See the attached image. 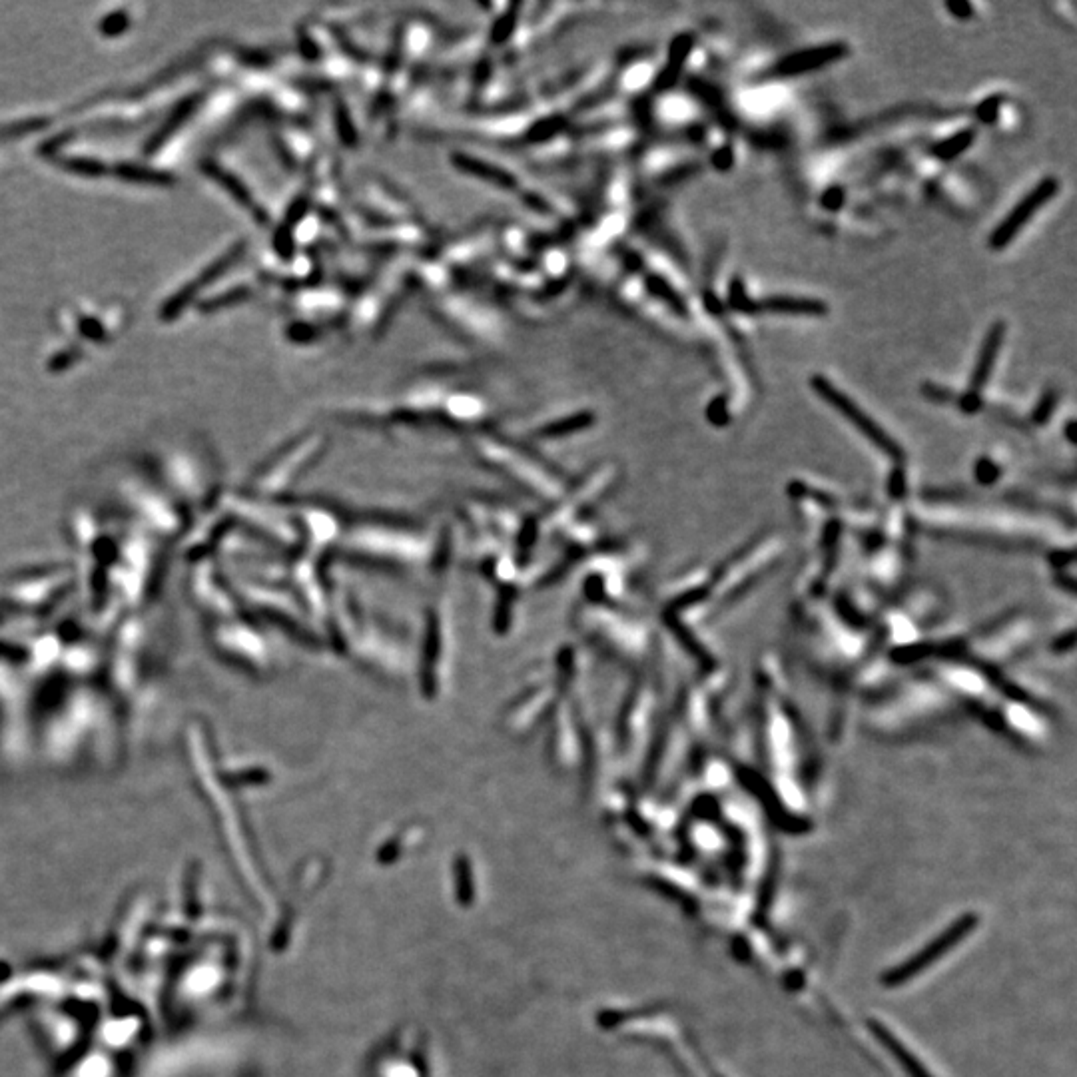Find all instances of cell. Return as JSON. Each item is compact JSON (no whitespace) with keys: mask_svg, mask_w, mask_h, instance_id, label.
Listing matches in <instances>:
<instances>
[{"mask_svg":"<svg viewBox=\"0 0 1077 1077\" xmlns=\"http://www.w3.org/2000/svg\"><path fill=\"white\" fill-rule=\"evenodd\" d=\"M435 308L443 324L469 340L481 344H499L503 340L505 330L497 318L463 296H443Z\"/></svg>","mask_w":1077,"mask_h":1077,"instance_id":"6da1fadb","label":"cell"},{"mask_svg":"<svg viewBox=\"0 0 1077 1077\" xmlns=\"http://www.w3.org/2000/svg\"><path fill=\"white\" fill-rule=\"evenodd\" d=\"M810 387L814 389V393L826 401L832 409H836L846 421H850L866 439H870L878 449H882L884 453L892 455V457H900L902 455V449L898 447V443L868 415L864 413L856 403L854 399H850L844 391H840L830 379H826L824 375H812L810 379Z\"/></svg>","mask_w":1077,"mask_h":1077,"instance_id":"7a4b0ae2","label":"cell"},{"mask_svg":"<svg viewBox=\"0 0 1077 1077\" xmlns=\"http://www.w3.org/2000/svg\"><path fill=\"white\" fill-rule=\"evenodd\" d=\"M1060 192V182L1054 176L1044 178L1038 182L1012 210L1010 214L994 228L990 234V248L992 250H1004L1008 248L1016 236L1026 228V224Z\"/></svg>","mask_w":1077,"mask_h":1077,"instance_id":"3957f363","label":"cell"},{"mask_svg":"<svg viewBox=\"0 0 1077 1077\" xmlns=\"http://www.w3.org/2000/svg\"><path fill=\"white\" fill-rule=\"evenodd\" d=\"M848 54H850V46L846 42H826L820 46L802 48V50H796L778 58L774 64H770L762 72V76L764 78H792L800 74H810L846 58Z\"/></svg>","mask_w":1077,"mask_h":1077,"instance_id":"277c9868","label":"cell"},{"mask_svg":"<svg viewBox=\"0 0 1077 1077\" xmlns=\"http://www.w3.org/2000/svg\"><path fill=\"white\" fill-rule=\"evenodd\" d=\"M1004 340H1006V322L996 320L990 326V330L986 332L984 342L980 346L978 358H976L974 369H972V377H970V389L964 395L958 397V403H960L962 411L976 413L982 407V391L986 389V385H988V381L992 377V371H994L996 361L1000 358Z\"/></svg>","mask_w":1077,"mask_h":1077,"instance_id":"5b68a950","label":"cell"},{"mask_svg":"<svg viewBox=\"0 0 1077 1077\" xmlns=\"http://www.w3.org/2000/svg\"><path fill=\"white\" fill-rule=\"evenodd\" d=\"M976 926V918L974 916H964L962 920H958L952 928H948L938 940H934L928 948H924L920 954H916L912 960H908L904 966H898L894 972L888 974V978L884 980L886 984L890 986H898L902 982H908L910 978H914L920 970L928 968L932 962H936L942 954H946L948 950H952L964 936H968Z\"/></svg>","mask_w":1077,"mask_h":1077,"instance_id":"8992f818","label":"cell"},{"mask_svg":"<svg viewBox=\"0 0 1077 1077\" xmlns=\"http://www.w3.org/2000/svg\"><path fill=\"white\" fill-rule=\"evenodd\" d=\"M449 162L453 168H457L459 172L467 174V176H473L477 178L479 182L483 184H489L493 188H501V190H517L519 188V180L517 176L493 162V160H485L473 152H465V150H453L449 154Z\"/></svg>","mask_w":1077,"mask_h":1077,"instance_id":"52a82bcc","label":"cell"},{"mask_svg":"<svg viewBox=\"0 0 1077 1077\" xmlns=\"http://www.w3.org/2000/svg\"><path fill=\"white\" fill-rule=\"evenodd\" d=\"M693 48H695V36L691 32H683V34H677L673 38V42L669 46L667 66L655 78V88L657 90L667 92L679 82Z\"/></svg>","mask_w":1077,"mask_h":1077,"instance_id":"ba28073f","label":"cell"},{"mask_svg":"<svg viewBox=\"0 0 1077 1077\" xmlns=\"http://www.w3.org/2000/svg\"><path fill=\"white\" fill-rule=\"evenodd\" d=\"M758 312H772L784 316H826L828 306L822 300L802 298V296H768L758 300Z\"/></svg>","mask_w":1077,"mask_h":1077,"instance_id":"9c48e42d","label":"cell"},{"mask_svg":"<svg viewBox=\"0 0 1077 1077\" xmlns=\"http://www.w3.org/2000/svg\"><path fill=\"white\" fill-rule=\"evenodd\" d=\"M495 242V236L489 232H475L473 236H465L459 242H453L445 248L443 258L451 266H467L471 262H477L483 258L487 248Z\"/></svg>","mask_w":1077,"mask_h":1077,"instance_id":"30bf717a","label":"cell"},{"mask_svg":"<svg viewBox=\"0 0 1077 1077\" xmlns=\"http://www.w3.org/2000/svg\"><path fill=\"white\" fill-rule=\"evenodd\" d=\"M240 252H242V246L234 248V250H232V252H228V254H226V256H224V258L220 260V262H216L214 266H210V268H208V270H206V272H204V274H202V276H200V278H198L196 282H192V284H190L188 288H184V292H180L178 296H174V298H172V302H170V304L166 306V316H174V314H178V312H180V308H182V306H186V302H188V300H190V298H192V296H194V294H196V292H198V290H200V288H202L204 284L212 282L214 278H218V276L222 274V270H226V268H228L230 264H234V260L238 258V254H240Z\"/></svg>","mask_w":1077,"mask_h":1077,"instance_id":"8fae6325","label":"cell"},{"mask_svg":"<svg viewBox=\"0 0 1077 1077\" xmlns=\"http://www.w3.org/2000/svg\"><path fill=\"white\" fill-rule=\"evenodd\" d=\"M645 290H647L653 298H657V300H661L663 304H667L673 312H677V314H681V316H687V302H685V298H683V296L669 284V280L661 278L659 274H649V276L645 278Z\"/></svg>","mask_w":1077,"mask_h":1077,"instance_id":"7c38bea8","label":"cell"},{"mask_svg":"<svg viewBox=\"0 0 1077 1077\" xmlns=\"http://www.w3.org/2000/svg\"><path fill=\"white\" fill-rule=\"evenodd\" d=\"M976 140V130L974 128H964V130H958L956 134L940 140L934 148H932V154L938 158V160H944V162H950V160H956L958 156H962L966 150L972 148Z\"/></svg>","mask_w":1077,"mask_h":1077,"instance_id":"4fadbf2b","label":"cell"},{"mask_svg":"<svg viewBox=\"0 0 1077 1077\" xmlns=\"http://www.w3.org/2000/svg\"><path fill=\"white\" fill-rule=\"evenodd\" d=\"M872 1028H874V1032H876L878 1040H880V1042H882V1044H884V1046H886V1048H888V1050L892 1052V1056H894V1058H896V1060H898V1062H900V1064L904 1066V1070L908 1072V1076L930 1077L928 1076V1074H926V1072H924L922 1064H920V1062H916V1060H914V1058L910 1056V1052H908V1050H906L904 1046H900V1042H898V1040H896V1038H894V1036H892V1034H890L888 1030H884V1028H880V1026H872Z\"/></svg>","mask_w":1077,"mask_h":1077,"instance_id":"5bb4252c","label":"cell"},{"mask_svg":"<svg viewBox=\"0 0 1077 1077\" xmlns=\"http://www.w3.org/2000/svg\"><path fill=\"white\" fill-rule=\"evenodd\" d=\"M726 306H728L730 310H734V312H740V314H756V312H758V302L750 298L744 280L738 278V276L730 280Z\"/></svg>","mask_w":1077,"mask_h":1077,"instance_id":"9a60e30c","label":"cell"},{"mask_svg":"<svg viewBox=\"0 0 1077 1077\" xmlns=\"http://www.w3.org/2000/svg\"><path fill=\"white\" fill-rule=\"evenodd\" d=\"M118 174L124 180H130V182H144V184H168V182H172L170 174L150 170V168H142V166H120Z\"/></svg>","mask_w":1077,"mask_h":1077,"instance_id":"2e32d148","label":"cell"},{"mask_svg":"<svg viewBox=\"0 0 1077 1077\" xmlns=\"http://www.w3.org/2000/svg\"><path fill=\"white\" fill-rule=\"evenodd\" d=\"M210 172H212L214 176H218V180H220L228 190H232V194L238 198V202H242L244 206H248V208L254 210V212H260L258 206H256V202L252 200L250 192L244 188V184H242L238 178L230 176L228 172H224V170H220V168H210Z\"/></svg>","mask_w":1077,"mask_h":1077,"instance_id":"e0dca14e","label":"cell"},{"mask_svg":"<svg viewBox=\"0 0 1077 1077\" xmlns=\"http://www.w3.org/2000/svg\"><path fill=\"white\" fill-rule=\"evenodd\" d=\"M194 104H196V98H190V100H186L184 104H180V108L172 114V118H170V120L164 124V128L156 134V138H154V146H152V148L160 146V144L166 140V136H170V134L176 130V126L190 114V110L194 108Z\"/></svg>","mask_w":1077,"mask_h":1077,"instance_id":"ac0fdd59","label":"cell"},{"mask_svg":"<svg viewBox=\"0 0 1077 1077\" xmlns=\"http://www.w3.org/2000/svg\"><path fill=\"white\" fill-rule=\"evenodd\" d=\"M1004 98L1000 94H994L986 100H982L978 106H976V116L980 122L984 124H994L996 118H998V112H1000V106H1002Z\"/></svg>","mask_w":1077,"mask_h":1077,"instance_id":"d6986e66","label":"cell"},{"mask_svg":"<svg viewBox=\"0 0 1077 1077\" xmlns=\"http://www.w3.org/2000/svg\"><path fill=\"white\" fill-rule=\"evenodd\" d=\"M64 166L68 170H74V172H80V174H86V176H98V174L104 172V164H100L96 160H86V158H66Z\"/></svg>","mask_w":1077,"mask_h":1077,"instance_id":"ffe728a7","label":"cell"},{"mask_svg":"<svg viewBox=\"0 0 1077 1077\" xmlns=\"http://www.w3.org/2000/svg\"><path fill=\"white\" fill-rule=\"evenodd\" d=\"M922 393L930 399V401H938V403H950L954 401L956 393L944 385H938V383H926L922 387Z\"/></svg>","mask_w":1077,"mask_h":1077,"instance_id":"44dd1931","label":"cell"},{"mask_svg":"<svg viewBox=\"0 0 1077 1077\" xmlns=\"http://www.w3.org/2000/svg\"><path fill=\"white\" fill-rule=\"evenodd\" d=\"M1054 407H1056V393H1054V391L1044 393L1042 399H1040V403H1038V407H1036V411H1034V419H1036L1038 423H1046V421L1052 417Z\"/></svg>","mask_w":1077,"mask_h":1077,"instance_id":"7402d4cb","label":"cell"},{"mask_svg":"<svg viewBox=\"0 0 1077 1077\" xmlns=\"http://www.w3.org/2000/svg\"><path fill=\"white\" fill-rule=\"evenodd\" d=\"M820 202H822V206H824L826 210H840L842 204H844V190L838 188V186L828 188V190L824 192V196L820 198Z\"/></svg>","mask_w":1077,"mask_h":1077,"instance_id":"603a6c76","label":"cell"},{"mask_svg":"<svg viewBox=\"0 0 1077 1077\" xmlns=\"http://www.w3.org/2000/svg\"><path fill=\"white\" fill-rule=\"evenodd\" d=\"M732 162H734V154H732V146H730V144H724L722 148H718L717 152L713 154V164H715V168L720 170V172L728 170V168L732 166Z\"/></svg>","mask_w":1077,"mask_h":1077,"instance_id":"cb8c5ba5","label":"cell"},{"mask_svg":"<svg viewBox=\"0 0 1077 1077\" xmlns=\"http://www.w3.org/2000/svg\"><path fill=\"white\" fill-rule=\"evenodd\" d=\"M946 8L958 20H970L974 16V6L970 2H946Z\"/></svg>","mask_w":1077,"mask_h":1077,"instance_id":"d4e9b609","label":"cell"}]
</instances>
